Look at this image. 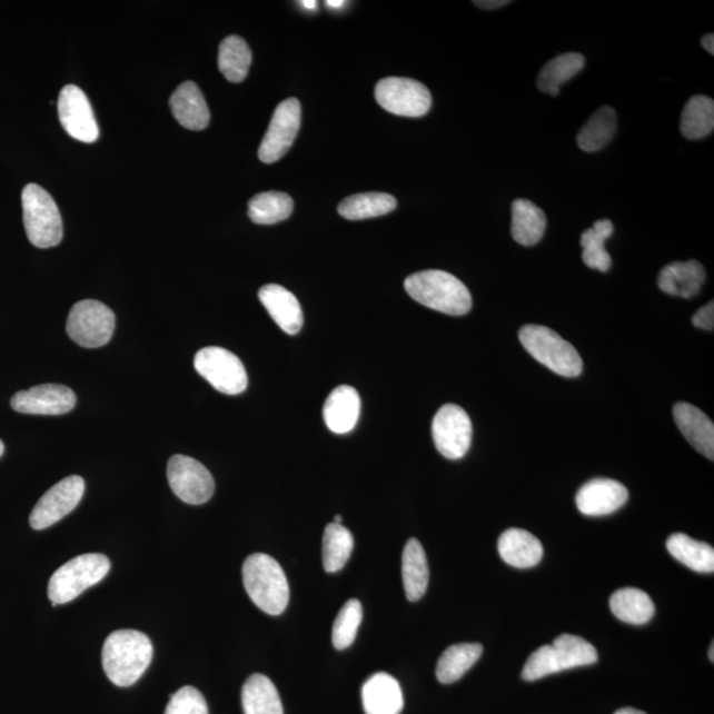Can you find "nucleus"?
I'll return each mask as SVG.
<instances>
[{"mask_svg":"<svg viewBox=\"0 0 714 714\" xmlns=\"http://www.w3.org/2000/svg\"><path fill=\"white\" fill-rule=\"evenodd\" d=\"M152 655L149 636L137 629H118L105 641L102 667L117 687H131L149 668Z\"/></svg>","mask_w":714,"mask_h":714,"instance_id":"1","label":"nucleus"},{"mask_svg":"<svg viewBox=\"0 0 714 714\" xmlns=\"http://www.w3.org/2000/svg\"><path fill=\"white\" fill-rule=\"evenodd\" d=\"M405 290L416 303L454 317L472 310L473 298L466 285L450 272L424 270L405 279Z\"/></svg>","mask_w":714,"mask_h":714,"instance_id":"2","label":"nucleus"},{"mask_svg":"<svg viewBox=\"0 0 714 714\" xmlns=\"http://www.w3.org/2000/svg\"><path fill=\"white\" fill-rule=\"evenodd\" d=\"M245 591L251 602L269 615L286 611L290 599V587L286 574L275 558L265 553H255L242 565Z\"/></svg>","mask_w":714,"mask_h":714,"instance_id":"3","label":"nucleus"},{"mask_svg":"<svg viewBox=\"0 0 714 714\" xmlns=\"http://www.w3.org/2000/svg\"><path fill=\"white\" fill-rule=\"evenodd\" d=\"M597 661L598 653L592 643L581 636L563 634L553 644L536 649L528 657L522 677L524 681L535 682L557 672L591 666Z\"/></svg>","mask_w":714,"mask_h":714,"instance_id":"4","label":"nucleus"},{"mask_svg":"<svg viewBox=\"0 0 714 714\" xmlns=\"http://www.w3.org/2000/svg\"><path fill=\"white\" fill-rule=\"evenodd\" d=\"M110 568V559L101 553H87L69 559L49 579L48 597L52 606L72 602L89 587L101 583Z\"/></svg>","mask_w":714,"mask_h":714,"instance_id":"5","label":"nucleus"},{"mask_svg":"<svg viewBox=\"0 0 714 714\" xmlns=\"http://www.w3.org/2000/svg\"><path fill=\"white\" fill-rule=\"evenodd\" d=\"M522 345L543 366L564 377L583 374L584 361L577 349L548 327L524 326L519 333Z\"/></svg>","mask_w":714,"mask_h":714,"instance_id":"6","label":"nucleus"},{"mask_svg":"<svg viewBox=\"0 0 714 714\" xmlns=\"http://www.w3.org/2000/svg\"><path fill=\"white\" fill-rule=\"evenodd\" d=\"M23 220L28 240L33 247H58L62 240V220L58 205L44 188L31 184L22 194Z\"/></svg>","mask_w":714,"mask_h":714,"instance_id":"7","label":"nucleus"},{"mask_svg":"<svg viewBox=\"0 0 714 714\" xmlns=\"http://www.w3.org/2000/svg\"><path fill=\"white\" fill-rule=\"evenodd\" d=\"M116 315L98 300H80L68 315L67 333L76 345L98 348L108 343L115 334Z\"/></svg>","mask_w":714,"mask_h":714,"instance_id":"8","label":"nucleus"},{"mask_svg":"<svg viewBox=\"0 0 714 714\" xmlns=\"http://www.w3.org/2000/svg\"><path fill=\"white\" fill-rule=\"evenodd\" d=\"M195 369L224 395H240L248 387V375L242 361L226 348L200 349L195 356Z\"/></svg>","mask_w":714,"mask_h":714,"instance_id":"9","label":"nucleus"},{"mask_svg":"<svg viewBox=\"0 0 714 714\" xmlns=\"http://www.w3.org/2000/svg\"><path fill=\"white\" fill-rule=\"evenodd\" d=\"M376 101L391 115L418 118L428 115L432 95L424 83L404 77H387L377 83Z\"/></svg>","mask_w":714,"mask_h":714,"instance_id":"10","label":"nucleus"},{"mask_svg":"<svg viewBox=\"0 0 714 714\" xmlns=\"http://www.w3.org/2000/svg\"><path fill=\"white\" fill-rule=\"evenodd\" d=\"M167 479L170 483L172 493L181 502L200 506L212 498L215 493V480L211 473L187 455H173L168 460Z\"/></svg>","mask_w":714,"mask_h":714,"instance_id":"11","label":"nucleus"},{"mask_svg":"<svg viewBox=\"0 0 714 714\" xmlns=\"http://www.w3.org/2000/svg\"><path fill=\"white\" fill-rule=\"evenodd\" d=\"M432 433L434 445L447 459L464 458L470 449L472 419L458 405L447 404L437 411L433 419Z\"/></svg>","mask_w":714,"mask_h":714,"instance_id":"12","label":"nucleus"},{"mask_svg":"<svg viewBox=\"0 0 714 714\" xmlns=\"http://www.w3.org/2000/svg\"><path fill=\"white\" fill-rule=\"evenodd\" d=\"M83 493L86 480L79 475L68 476L56 483L33 507L30 516L31 527L37 530L52 527L79 506Z\"/></svg>","mask_w":714,"mask_h":714,"instance_id":"13","label":"nucleus"},{"mask_svg":"<svg viewBox=\"0 0 714 714\" xmlns=\"http://www.w3.org/2000/svg\"><path fill=\"white\" fill-rule=\"evenodd\" d=\"M303 109L297 98H287L272 115L268 131L262 139L258 158L266 165L278 162L296 141Z\"/></svg>","mask_w":714,"mask_h":714,"instance_id":"14","label":"nucleus"},{"mask_svg":"<svg viewBox=\"0 0 714 714\" xmlns=\"http://www.w3.org/2000/svg\"><path fill=\"white\" fill-rule=\"evenodd\" d=\"M58 109L62 128L76 141L93 143L100 137L92 105L79 87L67 86L62 88Z\"/></svg>","mask_w":714,"mask_h":714,"instance_id":"15","label":"nucleus"},{"mask_svg":"<svg viewBox=\"0 0 714 714\" xmlns=\"http://www.w3.org/2000/svg\"><path fill=\"white\" fill-rule=\"evenodd\" d=\"M77 397L71 388L59 384L38 385L20 390L11 398L12 409L23 415L60 416L71 411Z\"/></svg>","mask_w":714,"mask_h":714,"instance_id":"16","label":"nucleus"},{"mask_svg":"<svg viewBox=\"0 0 714 714\" xmlns=\"http://www.w3.org/2000/svg\"><path fill=\"white\" fill-rule=\"evenodd\" d=\"M628 492L622 483L598 478L585 483L576 496L581 514L586 516H606L625 506Z\"/></svg>","mask_w":714,"mask_h":714,"instance_id":"17","label":"nucleus"},{"mask_svg":"<svg viewBox=\"0 0 714 714\" xmlns=\"http://www.w3.org/2000/svg\"><path fill=\"white\" fill-rule=\"evenodd\" d=\"M258 298L272 320L289 335H296L304 326L303 307L294 294L285 287L270 284L261 287Z\"/></svg>","mask_w":714,"mask_h":714,"instance_id":"18","label":"nucleus"},{"mask_svg":"<svg viewBox=\"0 0 714 714\" xmlns=\"http://www.w3.org/2000/svg\"><path fill=\"white\" fill-rule=\"evenodd\" d=\"M170 108L172 116L188 130H205L211 121L206 98L192 81L184 82L175 90L170 98Z\"/></svg>","mask_w":714,"mask_h":714,"instance_id":"19","label":"nucleus"},{"mask_svg":"<svg viewBox=\"0 0 714 714\" xmlns=\"http://www.w3.org/2000/svg\"><path fill=\"white\" fill-rule=\"evenodd\" d=\"M677 428L685 439L704 457L714 459V425L710 417L688 403H678L674 408Z\"/></svg>","mask_w":714,"mask_h":714,"instance_id":"20","label":"nucleus"},{"mask_svg":"<svg viewBox=\"0 0 714 714\" xmlns=\"http://www.w3.org/2000/svg\"><path fill=\"white\" fill-rule=\"evenodd\" d=\"M361 697L366 714H400L404 708L400 684L384 672L368 678Z\"/></svg>","mask_w":714,"mask_h":714,"instance_id":"21","label":"nucleus"},{"mask_svg":"<svg viewBox=\"0 0 714 714\" xmlns=\"http://www.w3.org/2000/svg\"><path fill=\"white\" fill-rule=\"evenodd\" d=\"M360 396L349 385H340L327 397L324 416L328 429L336 434L354 430L360 417Z\"/></svg>","mask_w":714,"mask_h":714,"instance_id":"22","label":"nucleus"},{"mask_svg":"<svg viewBox=\"0 0 714 714\" xmlns=\"http://www.w3.org/2000/svg\"><path fill=\"white\" fill-rule=\"evenodd\" d=\"M499 555L514 568H534L543 558V544L529 532L510 528L504 532L498 543Z\"/></svg>","mask_w":714,"mask_h":714,"instance_id":"23","label":"nucleus"},{"mask_svg":"<svg viewBox=\"0 0 714 714\" xmlns=\"http://www.w3.org/2000/svg\"><path fill=\"white\" fill-rule=\"evenodd\" d=\"M705 278L704 266L696 260L672 262L661 271L657 285L670 296L693 298L702 290Z\"/></svg>","mask_w":714,"mask_h":714,"instance_id":"24","label":"nucleus"},{"mask_svg":"<svg viewBox=\"0 0 714 714\" xmlns=\"http://www.w3.org/2000/svg\"><path fill=\"white\" fill-rule=\"evenodd\" d=\"M403 579L406 598L416 602L424 597L429 585L428 558L422 543L410 538L403 553Z\"/></svg>","mask_w":714,"mask_h":714,"instance_id":"25","label":"nucleus"},{"mask_svg":"<svg viewBox=\"0 0 714 714\" xmlns=\"http://www.w3.org/2000/svg\"><path fill=\"white\" fill-rule=\"evenodd\" d=\"M545 228H547V217H545L543 209L529 200L517 199L514 201L510 234L517 244L523 247H534L541 242Z\"/></svg>","mask_w":714,"mask_h":714,"instance_id":"26","label":"nucleus"},{"mask_svg":"<svg viewBox=\"0 0 714 714\" xmlns=\"http://www.w3.org/2000/svg\"><path fill=\"white\" fill-rule=\"evenodd\" d=\"M245 714H284L281 697L268 676L251 675L241 692Z\"/></svg>","mask_w":714,"mask_h":714,"instance_id":"27","label":"nucleus"},{"mask_svg":"<svg viewBox=\"0 0 714 714\" xmlns=\"http://www.w3.org/2000/svg\"><path fill=\"white\" fill-rule=\"evenodd\" d=\"M611 608L615 617L629 625H644L653 619L655 605L647 593L625 587L612 595Z\"/></svg>","mask_w":714,"mask_h":714,"instance_id":"28","label":"nucleus"},{"mask_svg":"<svg viewBox=\"0 0 714 714\" xmlns=\"http://www.w3.org/2000/svg\"><path fill=\"white\" fill-rule=\"evenodd\" d=\"M483 654L479 643L453 644L440 655L437 664V678L443 684L458 682Z\"/></svg>","mask_w":714,"mask_h":714,"instance_id":"29","label":"nucleus"},{"mask_svg":"<svg viewBox=\"0 0 714 714\" xmlns=\"http://www.w3.org/2000/svg\"><path fill=\"white\" fill-rule=\"evenodd\" d=\"M617 113L611 107H602L579 130L577 143L585 152H595L611 143L617 132Z\"/></svg>","mask_w":714,"mask_h":714,"instance_id":"30","label":"nucleus"},{"mask_svg":"<svg viewBox=\"0 0 714 714\" xmlns=\"http://www.w3.org/2000/svg\"><path fill=\"white\" fill-rule=\"evenodd\" d=\"M667 549L678 563L698 573L714 572V549L710 544L693 541L684 534L670 536Z\"/></svg>","mask_w":714,"mask_h":714,"instance_id":"31","label":"nucleus"},{"mask_svg":"<svg viewBox=\"0 0 714 714\" xmlns=\"http://www.w3.org/2000/svg\"><path fill=\"white\" fill-rule=\"evenodd\" d=\"M397 200L383 192H367L349 196L338 207V212L347 220H366L395 211Z\"/></svg>","mask_w":714,"mask_h":714,"instance_id":"32","label":"nucleus"},{"mask_svg":"<svg viewBox=\"0 0 714 714\" xmlns=\"http://www.w3.org/2000/svg\"><path fill=\"white\" fill-rule=\"evenodd\" d=\"M585 58L581 53L572 52L557 56L542 69L537 77V88L549 96H558L565 82L583 71Z\"/></svg>","mask_w":714,"mask_h":714,"instance_id":"33","label":"nucleus"},{"mask_svg":"<svg viewBox=\"0 0 714 714\" xmlns=\"http://www.w3.org/2000/svg\"><path fill=\"white\" fill-rule=\"evenodd\" d=\"M614 234V224L604 219L595 221L593 228L585 230L581 236L583 260L587 268L606 272L612 268V257L607 254L605 242Z\"/></svg>","mask_w":714,"mask_h":714,"instance_id":"34","label":"nucleus"},{"mask_svg":"<svg viewBox=\"0 0 714 714\" xmlns=\"http://www.w3.org/2000/svg\"><path fill=\"white\" fill-rule=\"evenodd\" d=\"M714 129V102L706 96H695L685 105L681 130L684 138L697 141L712 135Z\"/></svg>","mask_w":714,"mask_h":714,"instance_id":"35","label":"nucleus"},{"mask_svg":"<svg viewBox=\"0 0 714 714\" xmlns=\"http://www.w3.org/2000/svg\"><path fill=\"white\" fill-rule=\"evenodd\" d=\"M251 66L250 48L240 37H228L219 48V69L230 82H242L247 79Z\"/></svg>","mask_w":714,"mask_h":714,"instance_id":"36","label":"nucleus"},{"mask_svg":"<svg viewBox=\"0 0 714 714\" xmlns=\"http://www.w3.org/2000/svg\"><path fill=\"white\" fill-rule=\"evenodd\" d=\"M292 211L294 201L289 195L270 191L256 195L249 201L248 214L251 221L260 226H271L289 219Z\"/></svg>","mask_w":714,"mask_h":714,"instance_id":"37","label":"nucleus"},{"mask_svg":"<svg viewBox=\"0 0 714 714\" xmlns=\"http://www.w3.org/2000/svg\"><path fill=\"white\" fill-rule=\"evenodd\" d=\"M354 551V536L341 524H328L324 535V566L328 573L345 568Z\"/></svg>","mask_w":714,"mask_h":714,"instance_id":"38","label":"nucleus"},{"mask_svg":"<svg viewBox=\"0 0 714 714\" xmlns=\"http://www.w3.org/2000/svg\"><path fill=\"white\" fill-rule=\"evenodd\" d=\"M363 619V606L357 599H349L338 614L333 627V643L336 649H346L356 639Z\"/></svg>","mask_w":714,"mask_h":714,"instance_id":"39","label":"nucleus"},{"mask_svg":"<svg viewBox=\"0 0 714 714\" xmlns=\"http://www.w3.org/2000/svg\"><path fill=\"white\" fill-rule=\"evenodd\" d=\"M165 714H209L201 692L187 685L170 696Z\"/></svg>","mask_w":714,"mask_h":714,"instance_id":"40","label":"nucleus"},{"mask_svg":"<svg viewBox=\"0 0 714 714\" xmlns=\"http://www.w3.org/2000/svg\"><path fill=\"white\" fill-rule=\"evenodd\" d=\"M692 324L702 330L713 331L714 328V305L710 303L693 315Z\"/></svg>","mask_w":714,"mask_h":714,"instance_id":"41","label":"nucleus"},{"mask_svg":"<svg viewBox=\"0 0 714 714\" xmlns=\"http://www.w3.org/2000/svg\"><path fill=\"white\" fill-rule=\"evenodd\" d=\"M509 3L508 0H478V2H474L475 6L480 7L483 10H496Z\"/></svg>","mask_w":714,"mask_h":714,"instance_id":"42","label":"nucleus"},{"mask_svg":"<svg viewBox=\"0 0 714 714\" xmlns=\"http://www.w3.org/2000/svg\"><path fill=\"white\" fill-rule=\"evenodd\" d=\"M702 46L704 47L706 52L714 54V34H705V37L702 39Z\"/></svg>","mask_w":714,"mask_h":714,"instance_id":"43","label":"nucleus"},{"mask_svg":"<svg viewBox=\"0 0 714 714\" xmlns=\"http://www.w3.org/2000/svg\"><path fill=\"white\" fill-rule=\"evenodd\" d=\"M300 6H304L305 9L315 10L317 9V0H306V2H299Z\"/></svg>","mask_w":714,"mask_h":714,"instance_id":"44","label":"nucleus"},{"mask_svg":"<svg viewBox=\"0 0 714 714\" xmlns=\"http://www.w3.org/2000/svg\"><path fill=\"white\" fill-rule=\"evenodd\" d=\"M345 4L346 2H343V0H338V2H336V0H327L326 2V6L330 7V9H340V7Z\"/></svg>","mask_w":714,"mask_h":714,"instance_id":"45","label":"nucleus"},{"mask_svg":"<svg viewBox=\"0 0 714 714\" xmlns=\"http://www.w3.org/2000/svg\"><path fill=\"white\" fill-rule=\"evenodd\" d=\"M615 714H647V713H644L642 711L634 710V708H623V710H619L618 712H615Z\"/></svg>","mask_w":714,"mask_h":714,"instance_id":"46","label":"nucleus"},{"mask_svg":"<svg viewBox=\"0 0 714 714\" xmlns=\"http://www.w3.org/2000/svg\"><path fill=\"white\" fill-rule=\"evenodd\" d=\"M3 453H4V445L2 440H0V457H2Z\"/></svg>","mask_w":714,"mask_h":714,"instance_id":"47","label":"nucleus"},{"mask_svg":"<svg viewBox=\"0 0 714 714\" xmlns=\"http://www.w3.org/2000/svg\"><path fill=\"white\" fill-rule=\"evenodd\" d=\"M334 523L341 524V516L340 515L335 516V522Z\"/></svg>","mask_w":714,"mask_h":714,"instance_id":"48","label":"nucleus"},{"mask_svg":"<svg viewBox=\"0 0 714 714\" xmlns=\"http://www.w3.org/2000/svg\"><path fill=\"white\" fill-rule=\"evenodd\" d=\"M713 649H714V646H713V644H712V646H711V655H710V656H711V661H712V662L714 661Z\"/></svg>","mask_w":714,"mask_h":714,"instance_id":"49","label":"nucleus"}]
</instances>
